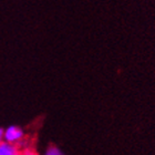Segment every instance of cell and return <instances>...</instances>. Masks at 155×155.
Returning <instances> with one entry per match:
<instances>
[{
    "mask_svg": "<svg viewBox=\"0 0 155 155\" xmlns=\"http://www.w3.org/2000/svg\"><path fill=\"white\" fill-rule=\"evenodd\" d=\"M45 155H64V154L60 151L59 147H57V146H54V145H51L48 147V150H47V152L45 153Z\"/></svg>",
    "mask_w": 155,
    "mask_h": 155,
    "instance_id": "3",
    "label": "cell"
},
{
    "mask_svg": "<svg viewBox=\"0 0 155 155\" xmlns=\"http://www.w3.org/2000/svg\"><path fill=\"white\" fill-rule=\"evenodd\" d=\"M25 137V132L19 126L11 125L9 127H7L6 130H3V141L12 144H17L19 146L20 142Z\"/></svg>",
    "mask_w": 155,
    "mask_h": 155,
    "instance_id": "1",
    "label": "cell"
},
{
    "mask_svg": "<svg viewBox=\"0 0 155 155\" xmlns=\"http://www.w3.org/2000/svg\"><path fill=\"white\" fill-rule=\"evenodd\" d=\"M3 141V130L0 127V143Z\"/></svg>",
    "mask_w": 155,
    "mask_h": 155,
    "instance_id": "5",
    "label": "cell"
},
{
    "mask_svg": "<svg viewBox=\"0 0 155 155\" xmlns=\"http://www.w3.org/2000/svg\"><path fill=\"white\" fill-rule=\"evenodd\" d=\"M21 155H38L37 152L31 147H27V149L21 150Z\"/></svg>",
    "mask_w": 155,
    "mask_h": 155,
    "instance_id": "4",
    "label": "cell"
},
{
    "mask_svg": "<svg viewBox=\"0 0 155 155\" xmlns=\"http://www.w3.org/2000/svg\"><path fill=\"white\" fill-rule=\"evenodd\" d=\"M0 155H21V150L17 144L2 141L0 143Z\"/></svg>",
    "mask_w": 155,
    "mask_h": 155,
    "instance_id": "2",
    "label": "cell"
}]
</instances>
